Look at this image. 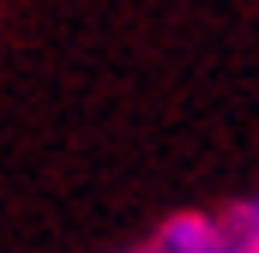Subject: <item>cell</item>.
I'll use <instances>...</instances> for the list:
<instances>
[{
  "mask_svg": "<svg viewBox=\"0 0 259 253\" xmlns=\"http://www.w3.org/2000/svg\"><path fill=\"white\" fill-rule=\"evenodd\" d=\"M139 253H241V247H235L229 211H175L139 241Z\"/></svg>",
  "mask_w": 259,
  "mask_h": 253,
  "instance_id": "obj_1",
  "label": "cell"
},
{
  "mask_svg": "<svg viewBox=\"0 0 259 253\" xmlns=\"http://www.w3.org/2000/svg\"><path fill=\"white\" fill-rule=\"evenodd\" d=\"M223 211H229V223H235V247H241V253H259V187L241 193V199L223 205Z\"/></svg>",
  "mask_w": 259,
  "mask_h": 253,
  "instance_id": "obj_2",
  "label": "cell"
},
{
  "mask_svg": "<svg viewBox=\"0 0 259 253\" xmlns=\"http://www.w3.org/2000/svg\"><path fill=\"white\" fill-rule=\"evenodd\" d=\"M121 253H139V247H121Z\"/></svg>",
  "mask_w": 259,
  "mask_h": 253,
  "instance_id": "obj_3",
  "label": "cell"
}]
</instances>
